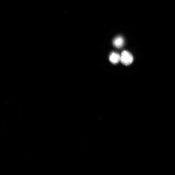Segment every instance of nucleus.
I'll use <instances>...</instances> for the list:
<instances>
[{
  "label": "nucleus",
  "mask_w": 175,
  "mask_h": 175,
  "mask_svg": "<svg viewBox=\"0 0 175 175\" xmlns=\"http://www.w3.org/2000/svg\"><path fill=\"white\" fill-rule=\"evenodd\" d=\"M121 56L117 52H113L109 56V59L110 62L113 64H116L120 61Z\"/></svg>",
  "instance_id": "3"
},
{
  "label": "nucleus",
  "mask_w": 175,
  "mask_h": 175,
  "mask_svg": "<svg viewBox=\"0 0 175 175\" xmlns=\"http://www.w3.org/2000/svg\"><path fill=\"white\" fill-rule=\"evenodd\" d=\"M120 61L122 63L126 65H130L133 61V57L129 52L124 51L122 52Z\"/></svg>",
  "instance_id": "1"
},
{
  "label": "nucleus",
  "mask_w": 175,
  "mask_h": 175,
  "mask_svg": "<svg viewBox=\"0 0 175 175\" xmlns=\"http://www.w3.org/2000/svg\"><path fill=\"white\" fill-rule=\"evenodd\" d=\"M113 43L114 46L115 47L118 48V49H120L124 45V39L121 37H117L114 39Z\"/></svg>",
  "instance_id": "2"
}]
</instances>
